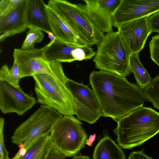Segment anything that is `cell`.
Returning a JSON list of instances; mask_svg holds the SVG:
<instances>
[{"instance_id": "1", "label": "cell", "mask_w": 159, "mask_h": 159, "mask_svg": "<svg viewBox=\"0 0 159 159\" xmlns=\"http://www.w3.org/2000/svg\"><path fill=\"white\" fill-rule=\"evenodd\" d=\"M90 84L98 101L102 116L117 121L146 101L143 90L125 77L100 70L90 74Z\"/></svg>"}, {"instance_id": "2", "label": "cell", "mask_w": 159, "mask_h": 159, "mask_svg": "<svg viewBox=\"0 0 159 159\" xmlns=\"http://www.w3.org/2000/svg\"><path fill=\"white\" fill-rule=\"evenodd\" d=\"M116 122L113 132L124 149L140 146L159 132V113L151 107L140 106Z\"/></svg>"}, {"instance_id": "3", "label": "cell", "mask_w": 159, "mask_h": 159, "mask_svg": "<svg viewBox=\"0 0 159 159\" xmlns=\"http://www.w3.org/2000/svg\"><path fill=\"white\" fill-rule=\"evenodd\" d=\"M131 55L119 31H113L106 33L97 45L93 61L96 68L125 77L132 72Z\"/></svg>"}, {"instance_id": "4", "label": "cell", "mask_w": 159, "mask_h": 159, "mask_svg": "<svg viewBox=\"0 0 159 159\" xmlns=\"http://www.w3.org/2000/svg\"><path fill=\"white\" fill-rule=\"evenodd\" d=\"M32 77L38 103L50 107L63 116L76 114L74 97L65 85L67 80L45 73Z\"/></svg>"}, {"instance_id": "5", "label": "cell", "mask_w": 159, "mask_h": 159, "mask_svg": "<svg viewBox=\"0 0 159 159\" xmlns=\"http://www.w3.org/2000/svg\"><path fill=\"white\" fill-rule=\"evenodd\" d=\"M47 5L54 10L65 22L87 44L98 45L102 40V34L92 22L84 5L63 0H51Z\"/></svg>"}, {"instance_id": "6", "label": "cell", "mask_w": 159, "mask_h": 159, "mask_svg": "<svg viewBox=\"0 0 159 159\" xmlns=\"http://www.w3.org/2000/svg\"><path fill=\"white\" fill-rule=\"evenodd\" d=\"M63 116L54 108L41 105L15 129L11 137V142L19 148L24 147L27 150L36 140L49 134Z\"/></svg>"}, {"instance_id": "7", "label": "cell", "mask_w": 159, "mask_h": 159, "mask_svg": "<svg viewBox=\"0 0 159 159\" xmlns=\"http://www.w3.org/2000/svg\"><path fill=\"white\" fill-rule=\"evenodd\" d=\"M82 123L73 115H65L49 134L53 147L66 157L75 155L84 148L87 135Z\"/></svg>"}, {"instance_id": "8", "label": "cell", "mask_w": 159, "mask_h": 159, "mask_svg": "<svg viewBox=\"0 0 159 159\" xmlns=\"http://www.w3.org/2000/svg\"><path fill=\"white\" fill-rule=\"evenodd\" d=\"M39 49L25 51L20 49H14L13 57L14 61L17 64L20 78L32 76L34 74H48L64 80L68 78L65 75L62 66L60 63L51 62L45 55V51L49 45Z\"/></svg>"}, {"instance_id": "9", "label": "cell", "mask_w": 159, "mask_h": 159, "mask_svg": "<svg viewBox=\"0 0 159 159\" xmlns=\"http://www.w3.org/2000/svg\"><path fill=\"white\" fill-rule=\"evenodd\" d=\"M36 102L34 97L24 92L20 86L0 81V109L2 113H14L22 116Z\"/></svg>"}, {"instance_id": "10", "label": "cell", "mask_w": 159, "mask_h": 159, "mask_svg": "<svg viewBox=\"0 0 159 159\" xmlns=\"http://www.w3.org/2000/svg\"><path fill=\"white\" fill-rule=\"evenodd\" d=\"M159 11V0H121L113 15V26L118 29L125 23Z\"/></svg>"}, {"instance_id": "11", "label": "cell", "mask_w": 159, "mask_h": 159, "mask_svg": "<svg viewBox=\"0 0 159 159\" xmlns=\"http://www.w3.org/2000/svg\"><path fill=\"white\" fill-rule=\"evenodd\" d=\"M149 16L125 23L117 29L131 55L139 52L143 48L148 36L152 33L148 23Z\"/></svg>"}, {"instance_id": "12", "label": "cell", "mask_w": 159, "mask_h": 159, "mask_svg": "<svg viewBox=\"0 0 159 159\" xmlns=\"http://www.w3.org/2000/svg\"><path fill=\"white\" fill-rule=\"evenodd\" d=\"M85 9L94 24L103 34L113 30V17L121 0H84Z\"/></svg>"}, {"instance_id": "13", "label": "cell", "mask_w": 159, "mask_h": 159, "mask_svg": "<svg viewBox=\"0 0 159 159\" xmlns=\"http://www.w3.org/2000/svg\"><path fill=\"white\" fill-rule=\"evenodd\" d=\"M27 0H22L13 11L0 16V42L28 28L25 16Z\"/></svg>"}, {"instance_id": "14", "label": "cell", "mask_w": 159, "mask_h": 159, "mask_svg": "<svg viewBox=\"0 0 159 159\" xmlns=\"http://www.w3.org/2000/svg\"><path fill=\"white\" fill-rule=\"evenodd\" d=\"M45 10L51 32L57 39L78 46L88 45L52 9L45 3Z\"/></svg>"}, {"instance_id": "15", "label": "cell", "mask_w": 159, "mask_h": 159, "mask_svg": "<svg viewBox=\"0 0 159 159\" xmlns=\"http://www.w3.org/2000/svg\"><path fill=\"white\" fill-rule=\"evenodd\" d=\"M44 4L42 0H28L25 19L28 27L38 28L48 34L51 30L45 10Z\"/></svg>"}, {"instance_id": "16", "label": "cell", "mask_w": 159, "mask_h": 159, "mask_svg": "<svg viewBox=\"0 0 159 159\" xmlns=\"http://www.w3.org/2000/svg\"><path fill=\"white\" fill-rule=\"evenodd\" d=\"M45 52L47 59L51 62L70 63L75 61L73 53L78 46L65 43L57 39L49 42Z\"/></svg>"}, {"instance_id": "17", "label": "cell", "mask_w": 159, "mask_h": 159, "mask_svg": "<svg viewBox=\"0 0 159 159\" xmlns=\"http://www.w3.org/2000/svg\"><path fill=\"white\" fill-rule=\"evenodd\" d=\"M65 85L74 98L87 107L101 111L97 97L93 89L87 85L68 79Z\"/></svg>"}, {"instance_id": "18", "label": "cell", "mask_w": 159, "mask_h": 159, "mask_svg": "<svg viewBox=\"0 0 159 159\" xmlns=\"http://www.w3.org/2000/svg\"><path fill=\"white\" fill-rule=\"evenodd\" d=\"M103 137L96 146L93 159H126L121 149L108 135L105 130Z\"/></svg>"}, {"instance_id": "19", "label": "cell", "mask_w": 159, "mask_h": 159, "mask_svg": "<svg viewBox=\"0 0 159 159\" xmlns=\"http://www.w3.org/2000/svg\"><path fill=\"white\" fill-rule=\"evenodd\" d=\"M53 147L49 134L43 136L31 144L27 150L23 159H47Z\"/></svg>"}, {"instance_id": "20", "label": "cell", "mask_w": 159, "mask_h": 159, "mask_svg": "<svg viewBox=\"0 0 159 159\" xmlns=\"http://www.w3.org/2000/svg\"><path fill=\"white\" fill-rule=\"evenodd\" d=\"M139 53H135L131 55L129 64L137 85L143 90L150 84L152 79L140 62Z\"/></svg>"}, {"instance_id": "21", "label": "cell", "mask_w": 159, "mask_h": 159, "mask_svg": "<svg viewBox=\"0 0 159 159\" xmlns=\"http://www.w3.org/2000/svg\"><path fill=\"white\" fill-rule=\"evenodd\" d=\"M75 107L76 114L78 119L90 124L96 122L102 116L101 111H97L83 105L74 98Z\"/></svg>"}, {"instance_id": "22", "label": "cell", "mask_w": 159, "mask_h": 159, "mask_svg": "<svg viewBox=\"0 0 159 159\" xmlns=\"http://www.w3.org/2000/svg\"><path fill=\"white\" fill-rule=\"evenodd\" d=\"M20 79L19 69L17 63L14 61L11 69L6 65H3L0 70V81H5L16 87H19Z\"/></svg>"}, {"instance_id": "23", "label": "cell", "mask_w": 159, "mask_h": 159, "mask_svg": "<svg viewBox=\"0 0 159 159\" xmlns=\"http://www.w3.org/2000/svg\"><path fill=\"white\" fill-rule=\"evenodd\" d=\"M28 29L29 30L25 39L20 48L25 51H30L35 49V44L40 43L44 38L43 33L39 29L31 26H29Z\"/></svg>"}, {"instance_id": "24", "label": "cell", "mask_w": 159, "mask_h": 159, "mask_svg": "<svg viewBox=\"0 0 159 159\" xmlns=\"http://www.w3.org/2000/svg\"><path fill=\"white\" fill-rule=\"evenodd\" d=\"M143 92L147 100L152 103L153 107L159 110V75L152 80Z\"/></svg>"}, {"instance_id": "25", "label": "cell", "mask_w": 159, "mask_h": 159, "mask_svg": "<svg viewBox=\"0 0 159 159\" xmlns=\"http://www.w3.org/2000/svg\"><path fill=\"white\" fill-rule=\"evenodd\" d=\"M151 59L159 66V34L153 36L149 44Z\"/></svg>"}, {"instance_id": "26", "label": "cell", "mask_w": 159, "mask_h": 159, "mask_svg": "<svg viewBox=\"0 0 159 159\" xmlns=\"http://www.w3.org/2000/svg\"><path fill=\"white\" fill-rule=\"evenodd\" d=\"M4 120L0 118V159H10L7 150L4 144L3 136V128Z\"/></svg>"}, {"instance_id": "27", "label": "cell", "mask_w": 159, "mask_h": 159, "mask_svg": "<svg viewBox=\"0 0 159 159\" xmlns=\"http://www.w3.org/2000/svg\"><path fill=\"white\" fill-rule=\"evenodd\" d=\"M148 23L152 33H159V11L149 16Z\"/></svg>"}, {"instance_id": "28", "label": "cell", "mask_w": 159, "mask_h": 159, "mask_svg": "<svg viewBox=\"0 0 159 159\" xmlns=\"http://www.w3.org/2000/svg\"><path fill=\"white\" fill-rule=\"evenodd\" d=\"M22 0H10L3 11L0 14V16H5L15 10Z\"/></svg>"}, {"instance_id": "29", "label": "cell", "mask_w": 159, "mask_h": 159, "mask_svg": "<svg viewBox=\"0 0 159 159\" xmlns=\"http://www.w3.org/2000/svg\"><path fill=\"white\" fill-rule=\"evenodd\" d=\"M128 159H153L143 151L133 152L129 155Z\"/></svg>"}, {"instance_id": "30", "label": "cell", "mask_w": 159, "mask_h": 159, "mask_svg": "<svg viewBox=\"0 0 159 159\" xmlns=\"http://www.w3.org/2000/svg\"><path fill=\"white\" fill-rule=\"evenodd\" d=\"M65 156L53 147L51 150L47 159H65Z\"/></svg>"}, {"instance_id": "31", "label": "cell", "mask_w": 159, "mask_h": 159, "mask_svg": "<svg viewBox=\"0 0 159 159\" xmlns=\"http://www.w3.org/2000/svg\"><path fill=\"white\" fill-rule=\"evenodd\" d=\"M96 137V134L95 133L93 135H90L88 139L86 140L85 144L89 147H92L93 143Z\"/></svg>"}, {"instance_id": "32", "label": "cell", "mask_w": 159, "mask_h": 159, "mask_svg": "<svg viewBox=\"0 0 159 159\" xmlns=\"http://www.w3.org/2000/svg\"><path fill=\"white\" fill-rule=\"evenodd\" d=\"M10 0H1L0 1V14L4 10Z\"/></svg>"}, {"instance_id": "33", "label": "cell", "mask_w": 159, "mask_h": 159, "mask_svg": "<svg viewBox=\"0 0 159 159\" xmlns=\"http://www.w3.org/2000/svg\"><path fill=\"white\" fill-rule=\"evenodd\" d=\"M26 149L25 148L23 147L19 148V149L17 152L20 156L24 157L26 153Z\"/></svg>"}, {"instance_id": "34", "label": "cell", "mask_w": 159, "mask_h": 159, "mask_svg": "<svg viewBox=\"0 0 159 159\" xmlns=\"http://www.w3.org/2000/svg\"><path fill=\"white\" fill-rule=\"evenodd\" d=\"M72 159H91L88 156L75 155Z\"/></svg>"}, {"instance_id": "35", "label": "cell", "mask_w": 159, "mask_h": 159, "mask_svg": "<svg viewBox=\"0 0 159 159\" xmlns=\"http://www.w3.org/2000/svg\"><path fill=\"white\" fill-rule=\"evenodd\" d=\"M48 34V37L50 40V42L52 41L54 39V37L53 33L51 32H50Z\"/></svg>"}, {"instance_id": "36", "label": "cell", "mask_w": 159, "mask_h": 159, "mask_svg": "<svg viewBox=\"0 0 159 159\" xmlns=\"http://www.w3.org/2000/svg\"><path fill=\"white\" fill-rule=\"evenodd\" d=\"M10 159H23V157L20 156L18 153L17 152L12 158H10Z\"/></svg>"}, {"instance_id": "37", "label": "cell", "mask_w": 159, "mask_h": 159, "mask_svg": "<svg viewBox=\"0 0 159 159\" xmlns=\"http://www.w3.org/2000/svg\"></svg>"}]
</instances>
